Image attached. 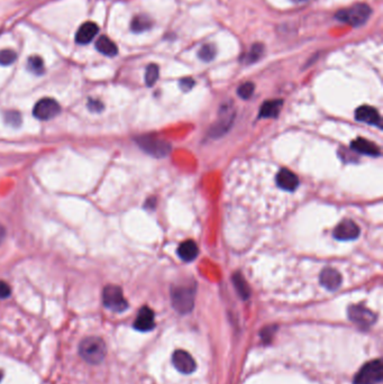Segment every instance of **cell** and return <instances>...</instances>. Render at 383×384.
<instances>
[{"label":"cell","instance_id":"1","mask_svg":"<svg viewBox=\"0 0 383 384\" xmlns=\"http://www.w3.org/2000/svg\"><path fill=\"white\" fill-rule=\"evenodd\" d=\"M79 354L89 364H99L107 354L106 343L97 336L86 337L79 345Z\"/></svg>","mask_w":383,"mask_h":384},{"label":"cell","instance_id":"2","mask_svg":"<svg viewBox=\"0 0 383 384\" xmlns=\"http://www.w3.org/2000/svg\"><path fill=\"white\" fill-rule=\"evenodd\" d=\"M196 291L191 286H173L171 289L172 306L179 314L186 315L195 307Z\"/></svg>","mask_w":383,"mask_h":384},{"label":"cell","instance_id":"3","mask_svg":"<svg viewBox=\"0 0 383 384\" xmlns=\"http://www.w3.org/2000/svg\"><path fill=\"white\" fill-rule=\"evenodd\" d=\"M371 8L365 4H357L350 9L341 10L336 14V18L352 25L354 27L362 26L371 16Z\"/></svg>","mask_w":383,"mask_h":384},{"label":"cell","instance_id":"4","mask_svg":"<svg viewBox=\"0 0 383 384\" xmlns=\"http://www.w3.org/2000/svg\"><path fill=\"white\" fill-rule=\"evenodd\" d=\"M135 141L143 151L154 157H165L171 152V145L161 138L143 135L137 137Z\"/></svg>","mask_w":383,"mask_h":384},{"label":"cell","instance_id":"5","mask_svg":"<svg viewBox=\"0 0 383 384\" xmlns=\"http://www.w3.org/2000/svg\"><path fill=\"white\" fill-rule=\"evenodd\" d=\"M383 365L381 360L366 363L357 373L353 384H377L382 381Z\"/></svg>","mask_w":383,"mask_h":384},{"label":"cell","instance_id":"6","mask_svg":"<svg viewBox=\"0 0 383 384\" xmlns=\"http://www.w3.org/2000/svg\"><path fill=\"white\" fill-rule=\"evenodd\" d=\"M103 302L106 308L115 312H122L129 308V302L124 298L121 289L114 284L105 286L103 291Z\"/></svg>","mask_w":383,"mask_h":384},{"label":"cell","instance_id":"7","mask_svg":"<svg viewBox=\"0 0 383 384\" xmlns=\"http://www.w3.org/2000/svg\"><path fill=\"white\" fill-rule=\"evenodd\" d=\"M61 111L59 102L52 98H43L34 106L33 115L39 120H50L58 116Z\"/></svg>","mask_w":383,"mask_h":384},{"label":"cell","instance_id":"8","mask_svg":"<svg viewBox=\"0 0 383 384\" xmlns=\"http://www.w3.org/2000/svg\"><path fill=\"white\" fill-rule=\"evenodd\" d=\"M349 318L363 328L372 326L376 320L374 312L363 306H351L349 308Z\"/></svg>","mask_w":383,"mask_h":384},{"label":"cell","instance_id":"9","mask_svg":"<svg viewBox=\"0 0 383 384\" xmlns=\"http://www.w3.org/2000/svg\"><path fill=\"white\" fill-rule=\"evenodd\" d=\"M361 230L351 219H345L337 225L334 229V237L338 240H353L359 237Z\"/></svg>","mask_w":383,"mask_h":384},{"label":"cell","instance_id":"10","mask_svg":"<svg viewBox=\"0 0 383 384\" xmlns=\"http://www.w3.org/2000/svg\"><path fill=\"white\" fill-rule=\"evenodd\" d=\"M172 363L179 372L183 374H190L196 370V362L192 356L185 351H176L172 356Z\"/></svg>","mask_w":383,"mask_h":384},{"label":"cell","instance_id":"11","mask_svg":"<svg viewBox=\"0 0 383 384\" xmlns=\"http://www.w3.org/2000/svg\"><path fill=\"white\" fill-rule=\"evenodd\" d=\"M155 327L154 312L149 307H143L139 311L135 322L134 328L140 331H150Z\"/></svg>","mask_w":383,"mask_h":384},{"label":"cell","instance_id":"12","mask_svg":"<svg viewBox=\"0 0 383 384\" xmlns=\"http://www.w3.org/2000/svg\"><path fill=\"white\" fill-rule=\"evenodd\" d=\"M355 119L382 128L381 116L379 112H377V110L371 106L359 107V108L355 110Z\"/></svg>","mask_w":383,"mask_h":384},{"label":"cell","instance_id":"13","mask_svg":"<svg viewBox=\"0 0 383 384\" xmlns=\"http://www.w3.org/2000/svg\"><path fill=\"white\" fill-rule=\"evenodd\" d=\"M278 187L285 191H294L299 187V179L293 172L288 168H282L277 174Z\"/></svg>","mask_w":383,"mask_h":384},{"label":"cell","instance_id":"14","mask_svg":"<svg viewBox=\"0 0 383 384\" xmlns=\"http://www.w3.org/2000/svg\"><path fill=\"white\" fill-rule=\"evenodd\" d=\"M319 281L320 284L323 285L325 289L329 291H335L341 286L342 276L336 270L331 268H326L321 271Z\"/></svg>","mask_w":383,"mask_h":384},{"label":"cell","instance_id":"15","mask_svg":"<svg viewBox=\"0 0 383 384\" xmlns=\"http://www.w3.org/2000/svg\"><path fill=\"white\" fill-rule=\"evenodd\" d=\"M352 150L360 153V154H365L370 156H380L381 150L380 147L375 145L374 143L365 140V138H356L355 141L352 142L351 144Z\"/></svg>","mask_w":383,"mask_h":384},{"label":"cell","instance_id":"16","mask_svg":"<svg viewBox=\"0 0 383 384\" xmlns=\"http://www.w3.org/2000/svg\"><path fill=\"white\" fill-rule=\"evenodd\" d=\"M99 32V28L97 26V24L91 23V22H87L84 24L81 25L79 27L78 32H76L75 35V40L76 43L79 44H88L91 40L95 38V36Z\"/></svg>","mask_w":383,"mask_h":384},{"label":"cell","instance_id":"17","mask_svg":"<svg viewBox=\"0 0 383 384\" xmlns=\"http://www.w3.org/2000/svg\"><path fill=\"white\" fill-rule=\"evenodd\" d=\"M199 253V248L197 244L193 240H186L180 244V246L178 248V255L181 260L185 262H192L193 260H196Z\"/></svg>","mask_w":383,"mask_h":384},{"label":"cell","instance_id":"18","mask_svg":"<svg viewBox=\"0 0 383 384\" xmlns=\"http://www.w3.org/2000/svg\"><path fill=\"white\" fill-rule=\"evenodd\" d=\"M283 106L282 100H269L265 101L260 109V118H275L280 114Z\"/></svg>","mask_w":383,"mask_h":384},{"label":"cell","instance_id":"19","mask_svg":"<svg viewBox=\"0 0 383 384\" xmlns=\"http://www.w3.org/2000/svg\"><path fill=\"white\" fill-rule=\"evenodd\" d=\"M96 49L106 56H115L118 53L116 44L107 36H100L96 42Z\"/></svg>","mask_w":383,"mask_h":384},{"label":"cell","instance_id":"20","mask_svg":"<svg viewBox=\"0 0 383 384\" xmlns=\"http://www.w3.org/2000/svg\"><path fill=\"white\" fill-rule=\"evenodd\" d=\"M233 283L235 289H236L238 295L241 296L243 300H247L251 296V290L246 281H245L244 276L241 273H235L233 275Z\"/></svg>","mask_w":383,"mask_h":384},{"label":"cell","instance_id":"21","mask_svg":"<svg viewBox=\"0 0 383 384\" xmlns=\"http://www.w3.org/2000/svg\"><path fill=\"white\" fill-rule=\"evenodd\" d=\"M233 120H234L233 111L228 112L227 116H222V119H219L217 124L211 128V131H210L211 136L224 135L225 133L228 131V128L231 127Z\"/></svg>","mask_w":383,"mask_h":384},{"label":"cell","instance_id":"22","mask_svg":"<svg viewBox=\"0 0 383 384\" xmlns=\"http://www.w3.org/2000/svg\"><path fill=\"white\" fill-rule=\"evenodd\" d=\"M152 27V19L145 15H139L132 22V29L135 33H141Z\"/></svg>","mask_w":383,"mask_h":384},{"label":"cell","instance_id":"23","mask_svg":"<svg viewBox=\"0 0 383 384\" xmlns=\"http://www.w3.org/2000/svg\"><path fill=\"white\" fill-rule=\"evenodd\" d=\"M27 68L30 72L34 74H43L44 73V63L43 60L39 56H30L27 61Z\"/></svg>","mask_w":383,"mask_h":384},{"label":"cell","instance_id":"24","mask_svg":"<svg viewBox=\"0 0 383 384\" xmlns=\"http://www.w3.org/2000/svg\"><path fill=\"white\" fill-rule=\"evenodd\" d=\"M216 53H217V51L215 46H214L212 44H206V45H203L200 50H199L198 56L200 58L201 61H203V62H210V61L215 59Z\"/></svg>","mask_w":383,"mask_h":384},{"label":"cell","instance_id":"25","mask_svg":"<svg viewBox=\"0 0 383 384\" xmlns=\"http://www.w3.org/2000/svg\"><path fill=\"white\" fill-rule=\"evenodd\" d=\"M160 75V70L159 66L156 64H150L146 68V72H145V82L149 87L154 86L155 82L159 79Z\"/></svg>","mask_w":383,"mask_h":384},{"label":"cell","instance_id":"26","mask_svg":"<svg viewBox=\"0 0 383 384\" xmlns=\"http://www.w3.org/2000/svg\"><path fill=\"white\" fill-rule=\"evenodd\" d=\"M263 53H264V46L261 43H255L252 46V49L249 50L247 58H246V62L247 63L257 62V61L263 55Z\"/></svg>","mask_w":383,"mask_h":384},{"label":"cell","instance_id":"27","mask_svg":"<svg viewBox=\"0 0 383 384\" xmlns=\"http://www.w3.org/2000/svg\"><path fill=\"white\" fill-rule=\"evenodd\" d=\"M17 59V54L12 50H3L0 51V64L2 65H10L13 64Z\"/></svg>","mask_w":383,"mask_h":384},{"label":"cell","instance_id":"28","mask_svg":"<svg viewBox=\"0 0 383 384\" xmlns=\"http://www.w3.org/2000/svg\"><path fill=\"white\" fill-rule=\"evenodd\" d=\"M255 89V86L252 82H245L241 87H238L237 95L241 97L242 99H248L251 98L253 92Z\"/></svg>","mask_w":383,"mask_h":384},{"label":"cell","instance_id":"29","mask_svg":"<svg viewBox=\"0 0 383 384\" xmlns=\"http://www.w3.org/2000/svg\"><path fill=\"white\" fill-rule=\"evenodd\" d=\"M5 120H6L7 124L10 126L18 127L22 124V116H20V114L17 111H8L7 114L5 115Z\"/></svg>","mask_w":383,"mask_h":384},{"label":"cell","instance_id":"30","mask_svg":"<svg viewBox=\"0 0 383 384\" xmlns=\"http://www.w3.org/2000/svg\"><path fill=\"white\" fill-rule=\"evenodd\" d=\"M88 108L90 111H93V112H101L104 109V105H103V102L99 101V100L89 99Z\"/></svg>","mask_w":383,"mask_h":384},{"label":"cell","instance_id":"31","mask_svg":"<svg viewBox=\"0 0 383 384\" xmlns=\"http://www.w3.org/2000/svg\"><path fill=\"white\" fill-rule=\"evenodd\" d=\"M10 293H12L10 286L5 281H0V299H7Z\"/></svg>","mask_w":383,"mask_h":384},{"label":"cell","instance_id":"32","mask_svg":"<svg viewBox=\"0 0 383 384\" xmlns=\"http://www.w3.org/2000/svg\"><path fill=\"white\" fill-rule=\"evenodd\" d=\"M193 86H195V81L191 78H185L180 81V88L183 91H190L193 88Z\"/></svg>","mask_w":383,"mask_h":384},{"label":"cell","instance_id":"33","mask_svg":"<svg viewBox=\"0 0 383 384\" xmlns=\"http://www.w3.org/2000/svg\"><path fill=\"white\" fill-rule=\"evenodd\" d=\"M274 330H275V328H274V327H268V328L267 329H265V330H263L262 331V337H263V339L265 340V339H270V335H273L274 334Z\"/></svg>","mask_w":383,"mask_h":384},{"label":"cell","instance_id":"34","mask_svg":"<svg viewBox=\"0 0 383 384\" xmlns=\"http://www.w3.org/2000/svg\"><path fill=\"white\" fill-rule=\"evenodd\" d=\"M5 236H6V230H5L3 225H0V244H2Z\"/></svg>","mask_w":383,"mask_h":384},{"label":"cell","instance_id":"35","mask_svg":"<svg viewBox=\"0 0 383 384\" xmlns=\"http://www.w3.org/2000/svg\"><path fill=\"white\" fill-rule=\"evenodd\" d=\"M294 3H303V2H307V0H293Z\"/></svg>","mask_w":383,"mask_h":384},{"label":"cell","instance_id":"36","mask_svg":"<svg viewBox=\"0 0 383 384\" xmlns=\"http://www.w3.org/2000/svg\"><path fill=\"white\" fill-rule=\"evenodd\" d=\"M2 378H3V372L0 371V381H2Z\"/></svg>","mask_w":383,"mask_h":384}]
</instances>
